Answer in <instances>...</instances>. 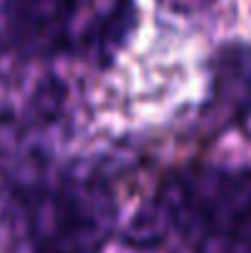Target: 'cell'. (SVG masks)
<instances>
[{
  "instance_id": "cell-4",
  "label": "cell",
  "mask_w": 251,
  "mask_h": 253,
  "mask_svg": "<svg viewBox=\"0 0 251 253\" xmlns=\"http://www.w3.org/2000/svg\"><path fill=\"white\" fill-rule=\"evenodd\" d=\"M214 113L237 123L251 116V44H224L214 54Z\"/></svg>"
},
{
  "instance_id": "cell-3",
  "label": "cell",
  "mask_w": 251,
  "mask_h": 253,
  "mask_svg": "<svg viewBox=\"0 0 251 253\" xmlns=\"http://www.w3.org/2000/svg\"><path fill=\"white\" fill-rule=\"evenodd\" d=\"M82 0H5L2 15L12 42L32 54H50L67 44Z\"/></svg>"
},
{
  "instance_id": "cell-1",
  "label": "cell",
  "mask_w": 251,
  "mask_h": 253,
  "mask_svg": "<svg viewBox=\"0 0 251 253\" xmlns=\"http://www.w3.org/2000/svg\"><path fill=\"white\" fill-rule=\"evenodd\" d=\"M158 204L192 253H251V168L177 169Z\"/></svg>"
},
{
  "instance_id": "cell-2",
  "label": "cell",
  "mask_w": 251,
  "mask_h": 253,
  "mask_svg": "<svg viewBox=\"0 0 251 253\" xmlns=\"http://www.w3.org/2000/svg\"><path fill=\"white\" fill-rule=\"evenodd\" d=\"M106 192L64 179L32 189L25 199V226L32 253H99L111 224Z\"/></svg>"
},
{
  "instance_id": "cell-5",
  "label": "cell",
  "mask_w": 251,
  "mask_h": 253,
  "mask_svg": "<svg viewBox=\"0 0 251 253\" xmlns=\"http://www.w3.org/2000/svg\"><path fill=\"white\" fill-rule=\"evenodd\" d=\"M131 27H133V5H131V0H123L118 5L113 2V7L99 22H94L91 30L84 35V44L96 57L113 54L121 47V42L128 37Z\"/></svg>"
}]
</instances>
